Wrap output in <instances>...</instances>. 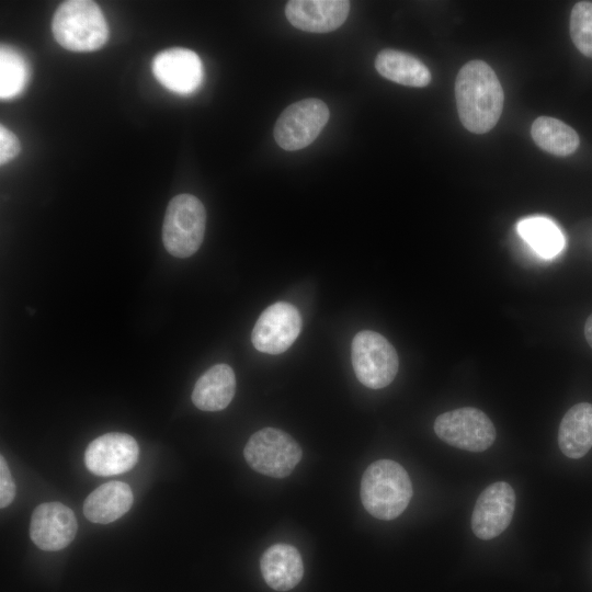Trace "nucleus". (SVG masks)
<instances>
[{"instance_id": "0eeeda50", "label": "nucleus", "mask_w": 592, "mask_h": 592, "mask_svg": "<svg viewBox=\"0 0 592 592\" xmlns=\"http://www.w3.org/2000/svg\"><path fill=\"white\" fill-rule=\"evenodd\" d=\"M434 432L443 442L468 452H483L496 440V428L481 410L465 407L440 414Z\"/></svg>"}, {"instance_id": "39448f33", "label": "nucleus", "mask_w": 592, "mask_h": 592, "mask_svg": "<svg viewBox=\"0 0 592 592\" xmlns=\"http://www.w3.org/2000/svg\"><path fill=\"white\" fill-rule=\"evenodd\" d=\"M243 456L248 465L272 478L289 476L303 456L299 444L286 432L264 428L248 440Z\"/></svg>"}, {"instance_id": "423d86ee", "label": "nucleus", "mask_w": 592, "mask_h": 592, "mask_svg": "<svg viewBox=\"0 0 592 592\" xmlns=\"http://www.w3.org/2000/svg\"><path fill=\"white\" fill-rule=\"evenodd\" d=\"M351 358L356 378L372 389L388 386L398 373L399 358L395 348L375 331L363 330L355 334Z\"/></svg>"}, {"instance_id": "aec40b11", "label": "nucleus", "mask_w": 592, "mask_h": 592, "mask_svg": "<svg viewBox=\"0 0 592 592\" xmlns=\"http://www.w3.org/2000/svg\"><path fill=\"white\" fill-rule=\"evenodd\" d=\"M531 134L540 149L558 157L572 155L580 144L577 132L555 117H537L532 124Z\"/></svg>"}, {"instance_id": "f03ea898", "label": "nucleus", "mask_w": 592, "mask_h": 592, "mask_svg": "<svg viewBox=\"0 0 592 592\" xmlns=\"http://www.w3.org/2000/svg\"><path fill=\"white\" fill-rule=\"evenodd\" d=\"M365 510L374 517L389 521L399 516L412 497L406 469L395 460L379 459L364 471L360 490Z\"/></svg>"}, {"instance_id": "7ed1b4c3", "label": "nucleus", "mask_w": 592, "mask_h": 592, "mask_svg": "<svg viewBox=\"0 0 592 592\" xmlns=\"http://www.w3.org/2000/svg\"><path fill=\"white\" fill-rule=\"evenodd\" d=\"M52 30L57 43L72 52L95 50L109 36L101 9L89 0L62 2L54 14Z\"/></svg>"}, {"instance_id": "b1692460", "label": "nucleus", "mask_w": 592, "mask_h": 592, "mask_svg": "<svg viewBox=\"0 0 592 592\" xmlns=\"http://www.w3.org/2000/svg\"><path fill=\"white\" fill-rule=\"evenodd\" d=\"M15 497V485L11 476L9 466L3 457L0 456V508L4 509L12 503Z\"/></svg>"}, {"instance_id": "6ab92c4d", "label": "nucleus", "mask_w": 592, "mask_h": 592, "mask_svg": "<svg viewBox=\"0 0 592 592\" xmlns=\"http://www.w3.org/2000/svg\"><path fill=\"white\" fill-rule=\"evenodd\" d=\"M380 76L396 83L422 88L431 82V72L417 57L396 49H383L375 59Z\"/></svg>"}, {"instance_id": "9b49d317", "label": "nucleus", "mask_w": 592, "mask_h": 592, "mask_svg": "<svg viewBox=\"0 0 592 592\" xmlns=\"http://www.w3.org/2000/svg\"><path fill=\"white\" fill-rule=\"evenodd\" d=\"M139 447L126 433L111 432L94 439L86 448V467L96 476H113L130 470L137 463Z\"/></svg>"}, {"instance_id": "20e7f679", "label": "nucleus", "mask_w": 592, "mask_h": 592, "mask_svg": "<svg viewBox=\"0 0 592 592\" xmlns=\"http://www.w3.org/2000/svg\"><path fill=\"white\" fill-rule=\"evenodd\" d=\"M206 227L203 203L194 195L180 194L168 204L162 241L166 250L177 258H189L201 247Z\"/></svg>"}, {"instance_id": "412c9836", "label": "nucleus", "mask_w": 592, "mask_h": 592, "mask_svg": "<svg viewBox=\"0 0 592 592\" xmlns=\"http://www.w3.org/2000/svg\"><path fill=\"white\" fill-rule=\"evenodd\" d=\"M517 231L535 252L543 258L555 257L563 247L561 231L546 217L525 218L517 224Z\"/></svg>"}, {"instance_id": "a878e982", "label": "nucleus", "mask_w": 592, "mask_h": 592, "mask_svg": "<svg viewBox=\"0 0 592 592\" xmlns=\"http://www.w3.org/2000/svg\"><path fill=\"white\" fill-rule=\"evenodd\" d=\"M584 335H585L587 342L592 348V314L588 317L585 321Z\"/></svg>"}, {"instance_id": "ddd939ff", "label": "nucleus", "mask_w": 592, "mask_h": 592, "mask_svg": "<svg viewBox=\"0 0 592 592\" xmlns=\"http://www.w3.org/2000/svg\"><path fill=\"white\" fill-rule=\"evenodd\" d=\"M152 72L163 87L179 94L192 93L203 79L200 57L186 48L160 52L152 60Z\"/></svg>"}, {"instance_id": "f257e3e1", "label": "nucleus", "mask_w": 592, "mask_h": 592, "mask_svg": "<svg viewBox=\"0 0 592 592\" xmlns=\"http://www.w3.org/2000/svg\"><path fill=\"white\" fill-rule=\"evenodd\" d=\"M455 100L463 126L474 134H485L501 116L504 93L493 69L475 59L466 62L456 76Z\"/></svg>"}, {"instance_id": "1a4fd4ad", "label": "nucleus", "mask_w": 592, "mask_h": 592, "mask_svg": "<svg viewBox=\"0 0 592 592\" xmlns=\"http://www.w3.org/2000/svg\"><path fill=\"white\" fill-rule=\"evenodd\" d=\"M301 317L298 309L285 301L269 306L257 320L251 341L263 353L281 354L297 339L301 330Z\"/></svg>"}, {"instance_id": "4468645a", "label": "nucleus", "mask_w": 592, "mask_h": 592, "mask_svg": "<svg viewBox=\"0 0 592 592\" xmlns=\"http://www.w3.org/2000/svg\"><path fill=\"white\" fill-rule=\"evenodd\" d=\"M346 0H291L285 14L289 23L305 32L328 33L340 27L348 19Z\"/></svg>"}, {"instance_id": "4be33fe9", "label": "nucleus", "mask_w": 592, "mask_h": 592, "mask_svg": "<svg viewBox=\"0 0 592 592\" xmlns=\"http://www.w3.org/2000/svg\"><path fill=\"white\" fill-rule=\"evenodd\" d=\"M30 79L25 58L14 48L2 45L0 49V96L12 99L20 94Z\"/></svg>"}, {"instance_id": "6e6552de", "label": "nucleus", "mask_w": 592, "mask_h": 592, "mask_svg": "<svg viewBox=\"0 0 592 592\" xmlns=\"http://www.w3.org/2000/svg\"><path fill=\"white\" fill-rule=\"evenodd\" d=\"M330 116L327 104L319 99H305L287 106L274 126V139L284 150L309 146L321 133Z\"/></svg>"}, {"instance_id": "f8f14e48", "label": "nucleus", "mask_w": 592, "mask_h": 592, "mask_svg": "<svg viewBox=\"0 0 592 592\" xmlns=\"http://www.w3.org/2000/svg\"><path fill=\"white\" fill-rule=\"evenodd\" d=\"M78 530L70 508L60 502H45L35 508L31 516L30 537L42 550L57 551L67 547Z\"/></svg>"}, {"instance_id": "dca6fc26", "label": "nucleus", "mask_w": 592, "mask_h": 592, "mask_svg": "<svg viewBox=\"0 0 592 592\" xmlns=\"http://www.w3.org/2000/svg\"><path fill=\"white\" fill-rule=\"evenodd\" d=\"M133 501V491L127 483L109 481L86 498L83 514L92 523L109 524L128 512Z\"/></svg>"}, {"instance_id": "a211bd4d", "label": "nucleus", "mask_w": 592, "mask_h": 592, "mask_svg": "<svg viewBox=\"0 0 592 592\" xmlns=\"http://www.w3.org/2000/svg\"><path fill=\"white\" fill-rule=\"evenodd\" d=\"M558 444L569 458H580L592 447V405L580 402L563 415L558 431Z\"/></svg>"}, {"instance_id": "5701e85b", "label": "nucleus", "mask_w": 592, "mask_h": 592, "mask_svg": "<svg viewBox=\"0 0 592 592\" xmlns=\"http://www.w3.org/2000/svg\"><path fill=\"white\" fill-rule=\"evenodd\" d=\"M570 36L578 50L592 58V2H577L570 13Z\"/></svg>"}, {"instance_id": "f3484780", "label": "nucleus", "mask_w": 592, "mask_h": 592, "mask_svg": "<svg viewBox=\"0 0 592 592\" xmlns=\"http://www.w3.org/2000/svg\"><path fill=\"white\" fill-rule=\"evenodd\" d=\"M236 377L227 364H216L207 369L195 383L192 401L203 411H220L232 400Z\"/></svg>"}, {"instance_id": "9d476101", "label": "nucleus", "mask_w": 592, "mask_h": 592, "mask_svg": "<svg viewBox=\"0 0 592 592\" xmlns=\"http://www.w3.org/2000/svg\"><path fill=\"white\" fill-rule=\"evenodd\" d=\"M515 509V492L504 481L488 486L478 497L471 515L474 534L488 540L500 535L511 523Z\"/></svg>"}, {"instance_id": "393cba45", "label": "nucleus", "mask_w": 592, "mask_h": 592, "mask_svg": "<svg viewBox=\"0 0 592 592\" xmlns=\"http://www.w3.org/2000/svg\"><path fill=\"white\" fill-rule=\"evenodd\" d=\"M21 150L20 141L16 136L4 126H0V163L4 164Z\"/></svg>"}, {"instance_id": "2eb2a0df", "label": "nucleus", "mask_w": 592, "mask_h": 592, "mask_svg": "<svg viewBox=\"0 0 592 592\" xmlns=\"http://www.w3.org/2000/svg\"><path fill=\"white\" fill-rule=\"evenodd\" d=\"M260 569L266 584L276 591L295 588L304 576L301 556L288 544L269 547L261 557Z\"/></svg>"}]
</instances>
